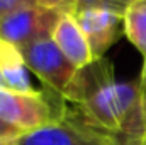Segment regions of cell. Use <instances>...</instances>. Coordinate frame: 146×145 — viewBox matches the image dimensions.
<instances>
[{"label": "cell", "instance_id": "obj_17", "mask_svg": "<svg viewBox=\"0 0 146 145\" xmlns=\"http://www.w3.org/2000/svg\"><path fill=\"white\" fill-rule=\"evenodd\" d=\"M126 2H143V0H126Z\"/></svg>", "mask_w": 146, "mask_h": 145}, {"label": "cell", "instance_id": "obj_10", "mask_svg": "<svg viewBox=\"0 0 146 145\" xmlns=\"http://www.w3.org/2000/svg\"><path fill=\"white\" fill-rule=\"evenodd\" d=\"M39 7L44 9H53L58 10L61 14H75V10L78 9V2L76 0H36Z\"/></svg>", "mask_w": 146, "mask_h": 145}, {"label": "cell", "instance_id": "obj_3", "mask_svg": "<svg viewBox=\"0 0 146 145\" xmlns=\"http://www.w3.org/2000/svg\"><path fill=\"white\" fill-rule=\"evenodd\" d=\"M0 118L27 133L61 119V97L54 104L44 91L15 92L0 89Z\"/></svg>", "mask_w": 146, "mask_h": 145}, {"label": "cell", "instance_id": "obj_6", "mask_svg": "<svg viewBox=\"0 0 146 145\" xmlns=\"http://www.w3.org/2000/svg\"><path fill=\"white\" fill-rule=\"evenodd\" d=\"M17 145H114L109 138L94 133L68 119H60L19 137Z\"/></svg>", "mask_w": 146, "mask_h": 145}, {"label": "cell", "instance_id": "obj_4", "mask_svg": "<svg viewBox=\"0 0 146 145\" xmlns=\"http://www.w3.org/2000/svg\"><path fill=\"white\" fill-rule=\"evenodd\" d=\"M82 28L94 58H104L106 51L124 34V10L110 5H85L73 14Z\"/></svg>", "mask_w": 146, "mask_h": 145}, {"label": "cell", "instance_id": "obj_2", "mask_svg": "<svg viewBox=\"0 0 146 145\" xmlns=\"http://www.w3.org/2000/svg\"><path fill=\"white\" fill-rule=\"evenodd\" d=\"M26 65L58 97H65L80 68H76L56 46L53 38H42L19 46Z\"/></svg>", "mask_w": 146, "mask_h": 145}, {"label": "cell", "instance_id": "obj_1", "mask_svg": "<svg viewBox=\"0 0 146 145\" xmlns=\"http://www.w3.org/2000/svg\"><path fill=\"white\" fill-rule=\"evenodd\" d=\"M61 119L99 133L114 145H146L139 79L117 80L106 56L78 70L61 99Z\"/></svg>", "mask_w": 146, "mask_h": 145}, {"label": "cell", "instance_id": "obj_5", "mask_svg": "<svg viewBox=\"0 0 146 145\" xmlns=\"http://www.w3.org/2000/svg\"><path fill=\"white\" fill-rule=\"evenodd\" d=\"M61 12L44 7H26L0 19V39L24 46L42 38H51Z\"/></svg>", "mask_w": 146, "mask_h": 145}, {"label": "cell", "instance_id": "obj_11", "mask_svg": "<svg viewBox=\"0 0 146 145\" xmlns=\"http://www.w3.org/2000/svg\"><path fill=\"white\" fill-rule=\"evenodd\" d=\"M34 5H37L36 0H0V19L15 10L26 9V7H34Z\"/></svg>", "mask_w": 146, "mask_h": 145}, {"label": "cell", "instance_id": "obj_13", "mask_svg": "<svg viewBox=\"0 0 146 145\" xmlns=\"http://www.w3.org/2000/svg\"><path fill=\"white\" fill-rule=\"evenodd\" d=\"M21 135H24L22 130H19L17 126L10 125V123L3 121V119L0 118V138H17V137H21Z\"/></svg>", "mask_w": 146, "mask_h": 145}, {"label": "cell", "instance_id": "obj_7", "mask_svg": "<svg viewBox=\"0 0 146 145\" xmlns=\"http://www.w3.org/2000/svg\"><path fill=\"white\" fill-rule=\"evenodd\" d=\"M51 38L76 68H83L95 60L88 39L72 14H61Z\"/></svg>", "mask_w": 146, "mask_h": 145}, {"label": "cell", "instance_id": "obj_12", "mask_svg": "<svg viewBox=\"0 0 146 145\" xmlns=\"http://www.w3.org/2000/svg\"><path fill=\"white\" fill-rule=\"evenodd\" d=\"M78 7H85V5H110V7H117V9H126V5L129 2L126 0H76Z\"/></svg>", "mask_w": 146, "mask_h": 145}, {"label": "cell", "instance_id": "obj_8", "mask_svg": "<svg viewBox=\"0 0 146 145\" xmlns=\"http://www.w3.org/2000/svg\"><path fill=\"white\" fill-rule=\"evenodd\" d=\"M0 73L5 82V89L15 92H36L27 75L26 60L19 46L0 39Z\"/></svg>", "mask_w": 146, "mask_h": 145}, {"label": "cell", "instance_id": "obj_15", "mask_svg": "<svg viewBox=\"0 0 146 145\" xmlns=\"http://www.w3.org/2000/svg\"><path fill=\"white\" fill-rule=\"evenodd\" d=\"M17 138H0V145H17Z\"/></svg>", "mask_w": 146, "mask_h": 145}, {"label": "cell", "instance_id": "obj_16", "mask_svg": "<svg viewBox=\"0 0 146 145\" xmlns=\"http://www.w3.org/2000/svg\"><path fill=\"white\" fill-rule=\"evenodd\" d=\"M0 89H5V82H3V77L0 73Z\"/></svg>", "mask_w": 146, "mask_h": 145}, {"label": "cell", "instance_id": "obj_9", "mask_svg": "<svg viewBox=\"0 0 146 145\" xmlns=\"http://www.w3.org/2000/svg\"><path fill=\"white\" fill-rule=\"evenodd\" d=\"M124 36L141 53L146 63V0L129 2L124 9Z\"/></svg>", "mask_w": 146, "mask_h": 145}, {"label": "cell", "instance_id": "obj_14", "mask_svg": "<svg viewBox=\"0 0 146 145\" xmlns=\"http://www.w3.org/2000/svg\"><path fill=\"white\" fill-rule=\"evenodd\" d=\"M138 79H139V92H141V108H143V116H145L146 125V63L143 65V70Z\"/></svg>", "mask_w": 146, "mask_h": 145}]
</instances>
